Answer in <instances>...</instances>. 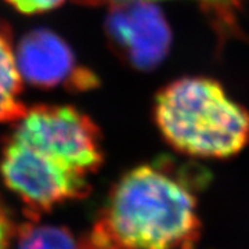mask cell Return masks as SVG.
Instances as JSON below:
<instances>
[{
  "mask_svg": "<svg viewBox=\"0 0 249 249\" xmlns=\"http://www.w3.org/2000/svg\"><path fill=\"white\" fill-rule=\"evenodd\" d=\"M79 4L85 6H112L116 3H124V1H133V0H75ZM147 1H155V0H147ZM205 3L206 6H213L214 9L223 10L224 13H230V10L234 6H238L240 0H199Z\"/></svg>",
  "mask_w": 249,
  "mask_h": 249,
  "instance_id": "10",
  "label": "cell"
},
{
  "mask_svg": "<svg viewBox=\"0 0 249 249\" xmlns=\"http://www.w3.org/2000/svg\"><path fill=\"white\" fill-rule=\"evenodd\" d=\"M16 249H82V238L62 226L31 220L16 229Z\"/></svg>",
  "mask_w": 249,
  "mask_h": 249,
  "instance_id": "8",
  "label": "cell"
},
{
  "mask_svg": "<svg viewBox=\"0 0 249 249\" xmlns=\"http://www.w3.org/2000/svg\"><path fill=\"white\" fill-rule=\"evenodd\" d=\"M152 111L162 137L188 157L224 160L249 145V111L211 78L170 82L157 93Z\"/></svg>",
  "mask_w": 249,
  "mask_h": 249,
  "instance_id": "2",
  "label": "cell"
},
{
  "mask_svg": "<svg viewBox=\"0 0 249 249\" xmlns=\"http://www.w3.org/2000/svg\"><path fill=\"white\" fill-rule=\"evenodd\" d=\"M10 139L60 162L83 176L104 162L103 134L96 122L71 106H35L17 121Z\"/></svg>",
  "mask_w": 249,
  "mask_h": 249,
  "instance_id": "3",
  "label": "cell"
},
{
  "mask_svg": "<svg viewBox=\"0 0 249 249\" xmlns=\"http://www.w3.org/2000/svg\"><path fill=\"white\" fill-rule=\"evenodd\" d=\"M82 249H115L107 241L98 237L96 232L90 231L86 237H82Z\"/></svg>",
  "mask_w": 249,
  "mask_h": 249,
  "instance_id": "12",
  "label": "cell"
},
{
  "mask_svg": "<svg viewBox=\"0 0 249 249\" xmlns=\"http://www.w3.org/2000/svg\"><path fill=\"white\" fill-rule=\"evenodd\" d=\"M201 175L172 160L136 166L112 187L91 231L115 249H196Z\"/></svg>",
  "mask_w": 249,
  "mask_h": 249,
  "instance_id": "1",
  "label": "cell"
},
{
  "mask_svg": "<svg viewBox=\"0 0 249 249\" xmlns=\"http://www.w3.org/2000/svg\"><path fill=\"white\" fill-rule=\"evenodd\" d=\"M22 78L9 28L0 22V122H17L28 108L21 101Z\"/></svg>",
  "mask_w": 249,
  "mask_h": 249,
  "instance_id": "7",
  "label": "cell"
},
{
  "mask_svg": "<svg viewBox=\"0 0 249 249\" xmlns=\"http://www.w3.org/2000/svg\"><path fill=\"white\" fill-rule=\"evenodd\" d=\"M16 58L21 78L36 88L82 93L100 85L97 75L79 64L67 40L47 28H35L22 36Z\"/></svg>",
  "mask_w": 249,
  "mask_h": 249,
  "instance_id": "6",
  "label": "cell"
},
{
  "mask_svg": "<svg viewBox=\"0 0 249 249\" xmlns=\"http://www.w3.org/2000/svg\"><path fill=\"white\" fill-rule=\"evenodd\" d=\"M10 6L22 14H39L57 9L65 0H6Z\"/></svg>",
  "mask_w": 249,
  "mask_h": 249,
  "instance_id": "9",
  "label": "cell"
},
{
  "mask_svg": "<svg viewBox=\"0 0 249 249\" xmlns=\"http://www.w3.org/2000/svg\"><path fill=\"white\" fill-rule=\"evenodd\" d=\"M0 178L24 202L31 220L90 191L88 176L10 137L0 155Z\"/></svg>",
  "mask_w": 249,
  "mask_h": 249,
  "instance_id": "4",
  "label": "cell"
},
{
  "mask_svg": "<svg viewBox=\"0 0 249 249\" xmlns=\"http://www.w3.org/2000/svg\"><path fill=\"white\" fill-rule=\"evenodd\" d=\"M104 31L116 57L136 71H154L165 61L172 47L169 22L154 1L133 0L112 4Z\"/></svg>",
  "mask_w": 249,
  "mask_h": 249,
  "instance_id": "5",
  "label": "cell"
},
{
  "mask_svg": "<svg viewBox=\"0 0 249 249\" xmlns=\"http://www.w3.org/2000/svg\"><path fill=\"white\" fill-rule=\"evenodd\" d=\"M14 235L16 226L13 224L10 214L0 201V249H9Z\"/></svg>",
  "mask_w": 249,
  "mask_h": 249,
  "instance_id": "11",
  "label": "cell"
}]
</instances>
